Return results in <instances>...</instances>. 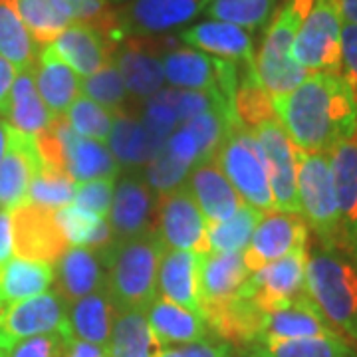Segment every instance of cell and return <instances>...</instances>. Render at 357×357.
<instances>
[{"label": "cell", "mask_w": 357, "mask_h": 357, "mask_svg": "<svg viewBox=\"0 0 357 357\" xmlns=\"http://www.w3.org/2000/svg\"><path fill=\"white\" fill-rule=\"evenodd\" d=\"M161 344L149 328L145 312H117L107 342L109 357H159Z\"/></svg>", "instance_id": "cell-34"}, {"label": "cell", "mask_w": 357, "mask_h": 357, "mask_svg": "<svg viewBox=\"0 0 357 357\" xmlns=\"http://www.w3.org/2000/svg\"><path fill=\"white\" fill-rule=\"evenodd\" d=\"M56 128L62 139L66 173L74 183H86L93 178H115L121 165L112 151L100 141L79 137L72 131L66 115H56Z\"/></svg>", "instance_id": "cell-21"}, {"label": "cell", "mask_w": 357, "mask_h": 357, "mask_svg": "<svg viewBox=\"0 0 357 357\" xmlns=\"http://www.w3.org/2000/svg\"><path fill=\"white\" fill-rule=\"evenodd\" d=\"M189 171H191L189 163L178 161L177 157H173L163 147V151L157 155L151 163H147L145 183L151 187V191H155L161 197V195L175 191L177 187L185 185Z\"/></svg>", "instance_id": "cell-45"}, {"label": "cell", "mask_w": 357, "mask_h": 357, "mask_svg": "<svg viewBox=\"0 0 357 357\" xmlns=\"http://www.w3.org/2000/svg\"><path fill=\"white\" fill-rule=\"evenodd\" d=\"M34 76L40 98L50 114L64 115L79 98V77L52 46H46L40 54Z\"/></svg>", "instance_id": "cell-30"}, {"label": "cell", "mask_w": 357, "mask_h": 357, "mask_svg": "<svg viewBox=\"0 0 357 357\" xmlns=\"http://www.w3.org/2000/svg\"><path fill=\"white\" fill-rule=\"evenodd\" d=\"M54 284V266L38 260L10 258L0 264V302L8 306L48 292Z\"/></svg>", "instance_id": "cell-32"}, {"label": "cell", "mask_w": 357, "mask_h": 357, "mask_svg": "<svg viewBox=\"0 0 357 357\" xmlns=\"http://www.w3.org/2000/svg\"><path fill=\"white\" fill-rule=\"evenodd\" d=\"M79 91L86 98L100 103L102 107L114 112V114L123 112V103H126V98H128V89H126V84H123V77H121L115 64L105 66L100 72L84 77L79 82Z\"/></svg>", "instance_id": "cell-44"}, {"label": "cell", "mask_w": 357, "mask_h": 357, "mask_svg": "<svg viewBox=\"0 0 357 357\" xmlns=\"http://www.w3.org/2000/svg\"><path fill=\"white\" fill-rule=\"evenodd\" d=\"M14 255L26 260L56 264L68 252V238L56 220V211L20 204L10 211Z\"/></svg>", "instance_id": "cell-11"}, {"label": "cell", "mask_w": 357, "mask_h": 357, "mask_svg": "<svg viewBox=\"0 0 357 357\" xmlns=\"http://www.w3.org/2000/svg\"><path fill=\"white\" fill-rule=\"evenodd\" d=\"M68 337L62 333H40L26 337L8 349V357H64Z\"/></svg>", "instance_id": "cell-47"}, {"label": "cell", "mask_w": 357, "mask_h": 357, "mask_svg": "<svg viewBox=\"0 0 357 357\" xmlns=\"http://www.w3.org/2000/svg\"><path fill=\"white\" fill-rule=\"evenodd\" d=\"M262 215L264 213L256 211L255 206L244 204L243 208L236 211V215H232L222 222H206L208 252H220V255L243 252Z\"/></svg>", "instance_id": "cell-38"}, {"label": "cell", "mask_w": 357, "mask_h": 357, "mask_svg": "<svg viewBox=\"0 0 357 357\" xmlns=\"http://www.w3.org/2000/svg\"><path fill=\"white\" fill-rule=\"evenodd\" d=\"M0 56L16 72L36 70V48L20 18L16 0H0Z\"/></svg>", "instance_id": "cell-36"}, {"label": "cell", "mask_w": 357, "mask_h": 357, "mask_svg": "<svg viewBox=\"0 0 357 357\" xmlns=\"http://www.w3.org/2000/svg\"><path fill=\"white\" fill-rule=\"evenodd\" d=\"M74 195H76L74 178L66 175V173H60V171H54V169L42 165L38 173L32 178V183H30L26 204H36V206H42V208L58 211L62 206L72 204Z\"/></svg>", "instance_id": "cell-42"}, {"label": "cell", "mask_w": 357, "mask_h": 357, "mask_svg": "<svg viewBox=\"0 0 357 357\" xmlns=\"http://www.w3.org/2000/svg\"><path fill=\"white\" fill-rule=\"evenodd\" d=\"M161 62L165 79L173 88L206 91L234 115L232 102L241 74L238 64L208 56L195 48H173L167 52Z\"/></svg>", "instance_id": "cell-8"}, {"label": "cell", "mask_w": 357, "mask_h": 357, "mask_svg": "<svg viewBox=\"0 0 357 357\" xmlns=\"http://www.w3.org/2000/svg\"><path fill=\"white\" fill-rule=\"evenodd\" d=\"M50 109L40 98L34 70L18 72L10 89V109L6 114V123L28 135H36L52 121Z\"/></svg>", "instance_id": "cell-35"}, {"label": "cell", "mask_w": 357, "mask_h": 357, "mask_svg": "<svg viewBox=\"0 0 357 357\" xmlns=\"http://www.w3.org/2000/svg\"><path fill=\"white\" fill-rule=\"evenodd\" d=\"M56 220L72 246H86L93 250H103L114 243V234L105 218L93 217L76 204H68L56 211Z\"/></svg>", "instance_id": "cell-39"}, {"label": "cell", "mask_w": 357, "mask_h": 357, "mask_svg": "<svg viewBox=\"0 0 357 357\" xmlns=\"http://www.w3.org/2000/svg\"><path fill=\"white\" fill-rule=\"evenodd\" d=\"M2 307H4V306H2V302H0V312H2Z\"/></svg>", "instance_id": "cell-58"}, {"label": "cell", "mask_w": 357, "mask_h": 357, "mask_svg": "<svg viewBox=\"0 0 357 357\" xmlns=\"http://www.w3.org/2000/svg\"><path fill=\"white\" fill-rule=\"evenodd\" d=\"M115 306L107 288L88 294L68 306L70 330L76 340L107 347L114 326Z\"/></svg>", "instance_id": "cell-31"}, {"label": "cell", "mask_w": 357, "mask_h": 357, "mask_svg": "<svg viewBox=\"0 0 357 357\" xmlns=\"http://www.w3.org/2000/svg\"><path fill=\"white\" fill-rule=\"evenodd\" d=\"M62 333L72 340L68 306L58 292H44L22 302H14L0 312V349L8 354L14 344L40 333Z\"/></svg>", "instance_id": "cell-9"}, {"label": "cell", "mask_w": 357, "mask_h": 357, "mask_svg": "<svg viewBox=\"0 0 357 357\" xmlns=\"http://www.w3.org/2000/svg\"><path fill=\"white\" fill-rule=\"evenodd\" d=\"M64 357H109V354H107V347L103 345L89 344V342L72 337L66 344Z\"/></svg>", "instance_id": "cell-51"}, {"label": "cell", "mask_w": 357, "mask_h": 357, "mask_svg": "<svg viewBox=\"0 0 357 357\" xmlns=\"http://www.w3.org/2000/svg\"><path fill=\"white\" fill-rule=\"evenodd\" d=\"M64 115L72 131L86 139L103 143V141H107L112 128H114V112L105 109L100 103H96L86 96H79L76 102L68 107Z\"/></svg>", "instance_id": "cell-43"}, {"label": "cell", "mask_w": 357, "mask_h": 357, "mask_svg": "<svg viewBox=\"0 0 357 357\" xmlns=\"http://www.w3.org/2000/svg\"><path fill=\"white\" fill-rule=\"evenodd\" d=\"M18 13L34 44L50 46L70 22L56 10L52 0H16Z\"/></svg>", "instance_id": "cell-41"}, {"label": "cell", "mask_w": 357, "mask_h": 357, "mask_svg": "<svg viewBox=\"0 0 357 357\" xmlns=\"http://www.w3.org/2000/svg\"><path fill=\"white\" fill-rule=\"evenodd\" d=\"M167 137L155 133L141 119H133L126 112H117L114 128L107 137L109 151L119 165H147L163 151Z\"/></svg>", "instance_id": "cell-28"}, {"label": "cell", "mask_w": 357, "mask_h": 357, "mask_svg": "<svg viewBox=\"0 0 357 357\" xmlns=\"http://www.w3.org/2000/svg\"><path fill=\"white\" fill-rule=\"evenodd\" d=\"M175 38H151V36H128L114 56V64L123 77L126 89L135 98L149 100L155 96L163 82V50H173Z\"/></svg>", "instance_id": "cell-15"}, {"label": "cell", "mask_w": 357, "mask_h": 357, "mask_svg": "<svg viewBox=\"0 0 357 357\" xmlns=\"http://www.w3.org/2000/svg\"><path fill=\"white\" fill-rule=\"evenodd\" d=\"M114 4H129V2H133V0H112Z\"/></svg>", "instance_id": "cell-56"}, {"label": "cell", "mask_w": 357, "mask_h": 357, "mask_svg": "<svg viewBox=\"0 0 357 357\" xmlns=\"http://www.w3.org/2000/svg\"><path fill=\"white\" fill-rule=\"evenodd\" d=\"M298 203L307 229L316 232L321 246L342 248V222L328 153L298 149Z\"/></svg>", "instance_id": "cell-6"}, {"label": "cell", "mask_w": 357, "mask_h": 357, "mask_svg": "<svg viewBox=\"0 0 357 357\" xmlns=\"http://www.w3.org/2000/svg\"><path fill=\"white\" fill-rule=\"evenodd\" d=\"M50 46L66 64L84 77L114 64L117 50V46L105 38L98 28L82 22H72Z\"/></svg>", "instance_id": "cell-23"}, {"label": "cell", "mask_w": 357, "mask_h": 357, "mask_svg": "<svg viewBox=\"0 0 357 357\" xmlns=\"http://www.w3.org/2000/svg\"><path fill=\"white\" fill-rule=\"evenodd\" d=\"M266 157L270 189L276 211L300 215L298 203V147L276 119L264 121L252 131Z\"/></svg>", "instance_id": "cell-12"}, {"label": "cell", "mask_w": 357, "mask_h": 357, "mask_svg": "<svg viewBox=\"0 0 357 357\" xmlns=\"http://www.w3.org/2000/svg\"><path fill=\"white\" fill-rule=\"evenodd\" d=\"M342 14L337 0H314L290 56L306 72L342 74Z\"/></svg>", "instance_id": "cell-7"}, {"label": "cell", "mask_w": 357, "mask_h": 357, "mask_svg": "<svg viewBox=\"0 0 357 357\" xmlns=\"http://www.w3.org/2000/svg\"><path fill=\"white\" fill-rule=\"evenodd\" d=\"M356 357H357V356H356Z\"/></svg>", "instance_id": "cell-59"}, {"label": "cell", "mask_w": 357, "mask_h": 357, "mask_svg": "<svg viewBox=\"0 0 357 357\" xmlns=\"http://www.w3.org/2000/svg\"><path fill=\"white\" fill-rule=\"evenodd\" d=\"M165 246L157 230L131 241H114L102 250L105 288L115 312H145L157 298V270Z\"/></svg>", "instance_id": "cell-2"}, {"label": "cell", "mask_w": 357, "mask_h": 357, "mask_svg": "<svg viewBox=\"0 0 357 357\" xmlns=\"http://www.w3.org/2000/svg\"><path fill=\"white\" fill-rule=\"evenodd\" d=\"M328 157L340 208L342 248L349 252L357 236V129L347 139L340 141Z\"/></svg>", "instance_id": "cell-26"}, {"label": "cell", "mask_w": 357, "mask_h": 357, "mask_svg": "<svg viewBox=\"0 0 357 357\" xmlns=\"http://www.w3.org/2000/svg\"><path fill=\"white\" fill-rule=\"evenodd\" d=\"M272 105L294 145L307 153H330L357 129V102L342 74L312 72Z\"/></svg>", "instance_id": "cell-1"}, {"label": "cell", "mask_w": 357, "mask_h": 357, "mask_svg": "<svg viewBox=\"0 0 357 357\" xmlns=\"http://www.w3.org/2000/svg\"><path fill=\"white\" fill-rule=\"evenodd\" d=\"M208 0H133L119 13L128 36H155L191 22Z\"/></svg>", "instance_id": "cell-18"}, {"label": "cell", "mask_w": 357, "mask_h": 357, "mask_svg": "<svg viewBox=\"0 0 357 357\" xmlns=\"http://www.w3.org/2000/svg\"><path fill=\"white\" fill-rule=\"evenodd\" d=\"M250 272L246 270L243 252H203L201 262V316L217 312L229 304L243 288Z\"/></svg>", "instance_id": "cell-25"}, {"label": "cell", "mask_w": 357, "mask_h": 357, "mask_svg": "<svg viewBox=\"0 0 357 357\" xmlns=\"http://www.w3.org/2000/svg\"><path fill=\"white\" fill-rule=\"evenodd\" d=\"M0 357H8V354H6V351H2V349H0Z\"/></svg>", "instance_id": "cell-57"}, {"label": "cell", "mask_w": 357, "mask_h": 357, "mask_svg": "<svg viewBox=\"0 0 357 357\" xmlns=\"http://www.w3.org/2000/svg\"><path fill=\"white\" fill-rule=\"evenodd\" d=\"M157 199L151 187L139 177H126L119 181L109 208V227L114 241L139 238L155 230Z\"/></svg>", "instance_id": "cell-16"}, {"label": "cell", "mask_w": 357, "mask_h": 357, "mask_svg": "<svg viewBox=\"0 0 357 357\" xmlns=\"http://www.w3.org/2000/svg\"><path fill=\"white\" fill-rule=\"evenodd\" d=\"M185 187L197 201L206 222H222L236 215V211L246 204L227 175L220 171L215 157L192 165Z\"/></svg>", "instance_id": "cell-19"}, {"label": "cell", "mask_w": 357, "mask_h": 357, "mask_svg": "<svg viewBox=\"0 0 357 357\" xmlns=\"http://www.w3.org/2000/svg\"><path fill=\"white\" fill-rule=\"evenodd\" d=\"M248 357H356L357 349L344 335L262 340L246 347Z\"/></svg>", "instance_id": "cell-33"}, {"label": "cell", "mask_w": 357, "mask_h": 357, "mask_svg": "<svg viewBox=\"0 0 357 357\" xmlns=\"http://www.w3.org/2000/svg\"><path fill=\"white\" fill-rule=\"evenodd\" d=\"M342 335L324 316L307 290L290 304L266 314L260 340H296V337H321Z\"/></svg>", "instance_id": "cell-24"}, {"label": "cell", "mask_w": 357, "mask_h": 357, "mask_svg": "<svg viewBox=\"0 0 357 357\" xmlns=\"http://www.w3.org/2000/svg\"><path fill=\"white\" fill-rule=\"evenodd\" d=\"M307 248H298L250 272L238 294L248 298L260 312L270 314L306 292Z\"/></svg>", "instance_id": "cell-10"}, {"label": "cell", "mask_w": 357, "mask_h": 357, "mask_svg": "<svg viewBox=\"0 0 357 357\" xmlns=\"http://www.w3.org/2000/svg\"><path fill=\"white\" fill-rule=\"evenodd\" d=\"M234 117L241 128L255 131L264 121L276 119L272 98L262 88L260 79L256 76L255 64L244 66V74H238V86L234 91L232 102Z\"/></svg>", "instance_id": "cell-37"}, {"label": "cell", "mask_w": 357, "mask_h": 357, "mask_svg": "<svg viewBox=\"0 0 357 357\" xmlns=\"http://www.w3.org/2000/svg\"><path fill=\"white\" fill-rule=\"evenodd\" d=\"M201 262L203 252L165 248L157 270V294L201 314Z\"/></svg>", "instance_id": "cell-20"}, {"label": "cell", "mask_w": 357, "mask_h": 357, "mask_svg": "<svg viewBox=\"0 0 357 357\" xmlns=\"http://www.w3.org/2000/svg\"><path fill=\"white\" fill-rule=\"evenodd\" d=\"M159 357H232V347L229 342L218 340H201L191 344L163 347Z\"/></svg>", "instance_id": "cell-48"}, {"label": "cell", "mask_w": 357, "mask_h": 357, "mask_svg": "<svg viewBox=\"0 0 357 357\" xmlns=\"http://www.w3.org/2000/svg\"><path fill=\"white\" fill-rule=\"evenodd\" d=\"M278 0H208L203 13L211 20L258 30L270 22Z\"/></svg>", "instance_id": "cell-40"}, {"label": "cell", "mask_w": 357, "mask_h": 357, "mask_svg": "<svg viewBox=\"0 0 357 357\" xmlns=\"http://www.w3.org/2000/svg\"><path fill=\"white\" fill-rule=\"evenodd\" d=\"M145 318L161 347L191 344L208 337V326L201 314L185 310L165 298H155Z\"/></svg>", "instance_id": "cell-29"}, {"label": "cell", "mask_w": 357, "mask_h": 357, "mask_svg": "<svg viewBox=\"0 0 357 357\" xmlns=\"http://www.w3.org/2000/svg\"><path fill=\"white\" fill-rule=\"evenodd\" d=\"M42 167L34 135L8 126V145L0 161V211H14L26 204L28 189Z\"/></svg>", "instance_id": "cell-17"}, {"label": "cell", "mask_w": 357, "mask_h": 357, "mask_svg": "<svg viewBox=\"0 0 357 357\" xmlns=\"http://www.w3.org/2000/svg\"><path fill=\"white\" fill-rule=\"evenodd\" d=\"M157 220L155 230L165 248L208 252L206 220L185 185L159 197Z\"/></svg>", "instance_id": "cell-14"}, {"label": "cell", "mask_w": 357, "mask_h": 357, "mask_svg": "<svg viewBox=\"0 0 357 357\" xmlns=\"http://www.w3.org/2000/svg\"><path fill=\"white\" fill-rule=\"evenodd\" d=\"M187 46L195 50L208 52L211 56L229 60L234 64H255V46L248 30L241 26L220 22V20H204L183 30L177 36Z\"/></svg>", "instance_id": "cell-27"}, {"label": "cell", "mask_w": 357, "mask_h": 357, "mask_svg": "<svg viewBox=\"0 0 357 357\" xmlns=\"http://www.w3.org/2000/svg\"><path fill=\"white\" fill-rule=\"evenodd\" d=\"M13 248V220L8 211H0V264L10 260Z\"/></svg>", "instance_id": "cell-52"}, {"label": "cell", "mask_w": 357, "mask_h": 357, "mask_svg": "<svg viewBox=\"0 0 357 357\" xmlns=\"http://www.w3.org/2000/svg\"><path fill=\"white\" fill-rule=\"evenodd\" d=\"M6 145H8V123L4 117H0V161L6 153Z\"/></svg>", "instance_id": "cell-54"}, {"label": "cell", "mask_w": 357, "mask_h": 357, "mask_svg": "<svg viewBox=\"0 0 357 357\" xmlns=\"http://www.w3.org/2000/svg\"><path fill=\"white\" fill-rule=\"evenodd\" d=\"M307 241L310 229L302 215L280 211L264 213L243 250L244 266L248 272H256L298 248H307Z\"/></svg>", "instance_id": "cell-13"}, {"label": "cell", "mask_w": 357, "mask_h": 357, "mask_svg": "<svg viewBox=\"0 0 357 357\" xmlns=\"http://www.w3.org/2000/svg\"><path fill=\"white\" fill-rule=\"evenodd\" d=\"M312 4L314 0H286L268 26L258 56H255V70L270 98H280L292 91L310 74L294 62L290 50Z\"/></svg>", "instance_id": "cell-4"}, {"label": "cell", "mask_w": 357, "mask_h": 357, "mask_svg": "<svg viewBox=\"0 0 357 357\" xmlns=\"http://www.w3.org/2000/svg\"><path fill=\"white\" fill-rule=\"evenodd\" d=\"M115 178H93L76 185V195L72 203L82 211H88L93 217L105 218L109 215L114 201Z\"/></svg>", "instance_id": "cell-46"}, {"label": "cell", "mask_w": 357, "mask_h": 357, "mask_svg": "<svg viewBox=\"0 0 357 357\" xmlns=\"http://www.w3.org/2000/svg\"><path fill=\"white\" fill-rule=\"evenodd\" d=\"M16 74H18L16 68L6 58L0 56V117H6L10 109V89Z\"/></svg>", "instance_id": "cell-50"}, {"label": "cell", "mask_w": 357, "mask_h": 357, "mask_svg": "<svg viewBox=\"0 0 357 357\" xmlns=\"http://www.w3.org/2000/svg\"><path fill=\"white\" fill-rule=\"evenodd\" d=\"M306 290L337 332L357 342V264L344 248L307 252Z\"/></svg>", "instance_id": "cell-3"}, {"label": "cell", "mask_w": 357, "mask_h": 357, "mask_svg": "<svg viewBox=\"0 0 357 357\" xmlns=\"http://www.w3.org/2000/svg\"><path fill=\"white\" fill-rule=\"evenodd\" d=\"M342 20L349 24H357V0H337Z\"/></svg>", "instance_id": "cell-53"}, {"label": "cell", "mask_w": 357, "mask_h": 357, "mask_svg": "<svg viewBox=\"0 0 357 357\" xmlns=\"http://www.w3.org/2000/svg\"><path fill=\"white\" fill-rule=\"evenodd\" d=\"M349 255L354 256V260H356V264H357V236H356V241H354V244H351V248H349Z\"/></svg>", "instance_id": "cell-55"}, {"label": "cell", "mask_w": 357, "mask_h": 357, "mask_svg": "<svg viewBox=\"0 0 357 357\" xmlns=\"http://www.w3.org/2000/svg\"><path fill=\"white\" fill-rule=\"evenodd\" d=\"M342 77L357 102V24H342Z\"/></svg>", "instance_id": "cell-49"}, {"label": "cell", "mask_w": 357, "mask_h": 357, "mask_svg": "<svg viewBox=\"0 0 357 357\" xmlns=\"http://www.w3.org/2000/svg\"><path fill=\"white\" fill-rule=\"evenodd\" d=\"M54 286L66 306L105 288V262L102 250L86 246L68 248L54 264Z\"/></svg>", "instance_id": "cell-22"}, {"label": "cell", "mask_w": 357, "mask_h": 357, "mask_svg": "<svg viewBox=\"0 0 357 357\" xmlns=\"http://www.w3.org/2000/svg\"><path fill=\"white\" fill-rule=\"evenodd\" d=\"M215 161L243 201L260 213L276 211L264 151L252 131L232 123L218 145Z\"/></svg>", "instance_id": "cell-5"}]
</instances>
